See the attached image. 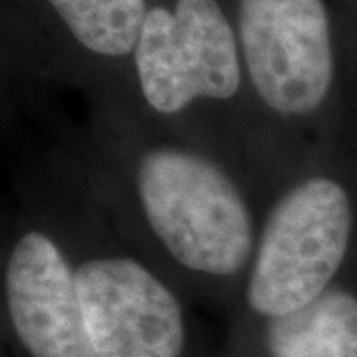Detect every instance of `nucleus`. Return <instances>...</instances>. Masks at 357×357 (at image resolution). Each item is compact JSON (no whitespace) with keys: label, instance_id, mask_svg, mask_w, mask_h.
<instances>
[{"label":"nucleus","instance_id":"nucleus-8","mask_svg":"<svg viewBox=\"0 0 357 357\" xmlns=\"http://www.w3.org/2000/svg\"><path fill=\"white\" fill-rule=\"evenodd\" d=\"M218 357H357V272L298 312L229 324Z\"/></svg>","mask_w":357,"mask_h":357},{"label":"nucleus","instance_id":"nucleus-2","mask_svg":"<svg viewBox=\"0 0 357 357\" xmlns=\"http://www.w3.org/2000/svg\"><path fill=\"white\" fill-rule=\"evenodd\" d=\"M250 93L256 192L357 131V74L330 0H232Z\"/></svg>","mask_w":357,"mask_h":357},{"label":"nucleus","instance_id":"nucleus-4","mask_svg":"<svg viewBox=\"0 0 357 357\" xmlns=\"http://www.w3.org/2000/svg\"><path fill=\"white\" fill-rule=\"evenodd\" d=\"M18 187L44 211L74 270L98 357H218L191 302L112 227L50 155Z\"/></svg>","mask_w":357,"mask_h":357},{"label":"nucleus","instance_id":"nucleus-5","mask_svg":"<svg viewBox=\"0 0 357 357\" xmlns=\"http://www.w3.org/2000/svg\"><path fill=\"white\" fill-rule=\"evenodd\" d=\"M356 272L357 131L319 151L272 192L229 324L298 312Z\"/></svg>","mask_w":357,"mask_h":357},{"label":"nucleus","instance_id":"nucleus-9","mask_svg":"<svg viewBox=\"0 0 357 357\" xmlns=\"http://www.w3.org/2000/svg\"><path fill=\"white\" fill-rule=\"evenodd\" d=\"M344 30L345 44L357 74V0H330Z\"/></svg>","mask_w":357,"mask_h":357},{"label":"nucleus","instance_id":"nucleus-7","mask_svg":"<svg viewBox=\"0 0 357 357\" xmlns=\"http://www.w3.org/2000/svg\"><path fill=\"white\" fill-rule=\"evenodd\" d=\"M2 229V332L14 357H98L74 270L56 230L22 191Z\"/></svg>","mask_w":357,"mask_h":357},{"label":"nucleus","instance_id":"nucleus-1","mask_svg":"<svg viewBox=\"0 0 357 357\" xmlns=\"http://www.w3.org/2000/svg\"><path fill=\"white\" fill-rule=\"evenodd\" d=\"M48 155L191 304L234 316L262 213L243 177L117 102Z\"/></svg>","mask_w":357,"mask_h":357},{"label":"nucleus","instance_id":"nucleus-6","mask_svg":"<svg viewBox=\"0 0 357 357\" xmlns=\"http://www.w3.org/2000/svg\"><path fill=\"white\" fill-rule=\"evenodd\" d=\"M149 0H2V76L126 105Z\"/></svg>","mask_w":357,"mask_h":357},{"label":"nucleus","instance_id":"nucleus-3","mask_svg":"<svg viewBox=\"0 0 357 357\" xmlns=\"http://www.w3.org/2000/svg\"><path fill=\"white\" fill-rule=\"evenodd\" d=\"M126 105L230 167L258 199L252 109L232 0H149Z\"/></svg>","mask_w":357,"mask_h":357}]
</instances>
